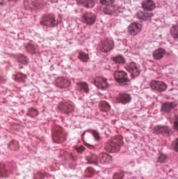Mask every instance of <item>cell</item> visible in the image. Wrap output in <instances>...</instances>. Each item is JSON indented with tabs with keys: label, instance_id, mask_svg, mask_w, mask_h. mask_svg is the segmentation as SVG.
Listing matches in <instances>:
<instances>
[{
	"label": "cell",
	"instance_id": "obj_4",
	"mask_svg": "<svg viewBox=\"0 0 178 179\" xmlns=\"http://www.w3.org/2000/svg\"><path fill=\"white\" fill-rule=\"evenodd\" d=\"M57 109L61 113L67 114L71 113L74 110V106L71 102L63 101L58 104Z\"/></svg>",
	"mask_w": 178,
	"mask_h": 179
},
{
	"label": "cell",
	"instance_id": "obj_3",
	"mask_svg": "<svg viewBox=\"0 0 178 179\" xmlns=\"http://www.w3.org/2000/svg\"><path fill=\"white\" fill-rule=\"evenodd\" d=\"M40 23L45 27H54L57 25L55 15L52 13L45 14L41 17Z\"/></svg>",
	"mask_w": 178,
	"mask_h": 179
},
{
	"label": "cell",
	"instance_id": "obj_16",
	"mask_svg": "<svg viewBox=\"0 0 178 179\" xmlns=\"http://www.w3.org/2000/svg\"><path fill=\"white\" fill-rule=\"evenodd\" d=\"M15 59L19 64L23 65H27L29 62L28 57L24 54H17L15 56Z\"/></svg>",
	"mask_w": 178,
	"mask_h": 179
},
{
	"label": "cell",
	"instance_id": "obj_10",
	"mask_svg": "<svg viewBox=\"0 0 178 179\" xmlns=\"http://www.w3.org/2000/svg\"><path fill=\"white\" fill-rule=\"evenodd\" d=\"M95 85L99 89L104 90L108 87L107 80L102 77H97L94 80Z\"/></svg>",
	"mask_w": 178,
	"mask_h": 179
},
{
	"label": "cell",
	"instance_id": "obj_36",
	"mask_svg": "<svg viewBox=\"0 0 178 179\" xmlns=\"http://www.w3.org/2000/svg\"><path fill=\"white\" fill-rule=\"evenodd\" d=\"M9 1H10V2H17V1H18V0H9Z\"/></svg>",
	"mask_w": 178,
	"mask_h": 179
},
{
	"label": "cell",
	"instance_id": "obj_35",
	"mask_svg": "<svg viewBox=\"0 0 178 179\" xmlns=\"http://www.w3.org/2000/svg\"><path fill=\"white\" fill-rule=\"evenodd\" d=\"M177 126H178V122L176 121L175 122V124H174V127H175L176 130H177Z\"/></svg>",
	"mask_w": 178,
	"mask_h": 179
},
{
	"label": "cell",
	"instance_id": "obj_23",
	"mask_svg": "<svg viewBox=\"0 0 178 179\" xmlns=\"http://www.w3.org/2000/svg\"><path fill=\"white\" fill-rule=\"evenodd\" d=\"M99 107L101 111L104 112H108L111 109V106L109 104L104 101H101L100 102H99Z\"/></svg>",
	"mask_w": 178,
	"mask_h": 179
},
{
	"label": "cell",
	"instance_id": "obj_18",
	"mask_svg": "<svg viewBox=\"0 0 178 179\" xmlns=\"http://www.w3.org/2000/svg\"><path fill=\"white\" fill-rule=\"evenodd\" d=\"M170 131V129L168 127L163 126H157L154 129L155 133L157 134H169Z\"/></svg>",
	"mask_w": 178,
	"mask_h": 179
},
{
	"label": "cell",
	"instance_id": "obj_24",
	"mask_svg": "<svg viewBox=\"0 0 178 179\" xmlns=\"http://www.w3.org/2000/svg\"><path fill=\"white\" fill-rule=\"evenodd\" d=\"M25 48L26 51L27 52H28L29 54L34 55L37 53V50H36L35 46L34 44H32V43H28V44H26L25 46Z\"/></svg>",
	"mask_w": 178,
	"mask_h": 179
},
{
	"label": "cell",
	"instance_id": "obj_14",
	"mask_svg": "<svg viewBox=\"0 0 178 179\" xmlns=\"http://www.w3.org/2000/svg\"><path fill=\"white\" fill-rule=\"evenodd\" d=\"M142 7L145 11H151L155 8V4L151 0H145L142 2Z\"/></svg>",
	"mask_w": 178,
	"mask_h": 179
},
{
	"label": "cell",
	"instance_id": "obj_31",
	"mask_svg": "<svg viewBox=\"0 0 178 179\" xmlns=\"http://www.w3.org/2000/svg\"><path fill=\"white\" fill-rule=\"evenodd\" d=\"M78 58L83 62H87L89 60V56L88 54H85L84 52H80L78 55Z\"/></svg>",
	"mask_w": 178,
	"mask_h": 179
},
{
	"label": "cell",
	"instance_id": "obj_5",
	"mask_svg": "<svg viewBox=\"0 0 178 179\" xmlns=\"http://www.w3.org/2000/svg\"><path fill=\"white\" fill-rule=\"evenodd\" d=\"M100 49L103 52H109L114 47V42L111 38H107L101 41L100 44Z\"/></svg>",
	"mask_w": 178,
	"mask_h": 179
},
{
	"label": "cell",
	"instance_id": "obj_2",
	"mask_svg": "<svg viewBox=\"0 0 178 179\" xmlns=\"http://www.w3.org/2000/svg\"><path fill=\"white\" fill-rule=\"evenodd\" d=\"M123 144V138L121 136H116L111 138L106 145L105 149L110 152L118 151Z\"/></svg>",
	"mask_w": 178,
	"mask_h": 179
},
{
	"label": "cell",
	"instance_id": "obj_17",
	"mask_svg": "<svg viewBox=\"0 0 178 179\" xmlns=\"http://www.w3.org/2000/svg\"><path fill=\"white\" fill-rule=\"evenodd\" d=\"M76 2L78 5L86 8H92L95 4L94 0H76Z\"/></svg>",
	"mask_w": 178,
	"mask_h": 179
},
{
	"label": "cell",
	"instance_id": "obj_7",
	"mask_svg": "<svg viewBox=\"0 0 178 179\" xmlns=\"http://www.w3.org/2000/svg\"><path fill=\"white\" fill-rule=\"evenodd\" d=\"M150 86L154 90L159 92L165 91L167 88L166 84L159 81H152L150 84Z\"/></svg>",
	"mask_w": 178,
	"mask_h": 179
},
{
	"label": "cell",
	"instance_id": "obj_34",
	"mask_svg": "<svg viewBox=\"0 0 178 179\" xmlns=\"http://www.w3.org/2000/svg\"><path fill=\"white\" fill-rule=\"evenodd\" d=\"M76 150H77L78 152H82L85 150V148H84L83 146H81V147H78L77 148H76Z\"/></svg>",
	"mask_w": 178,
	"mask_h": 179
},
{
	"label": "cell",
	"instance_id": "obj_21",
	"mask_svg": "<svg viewBox=\"0 0 178 179\" xmlns=\"http://www.w3.org/2000/svg\"><path fill=\"white\" fill-rule=\"evenodd\" d=\"M13 79L17 82H24L27 79V75L22 72H18L14 75Z\"/></svg>",
	"mask_w": 178,
	"mask_h": 179
},
{
	"label": "cell",
	"instance_id": "obj_22",
	"mask_svg": "<svg viewBox=\"0 0 178 179\" xmlns=\"http://www.w3.org/2000/svg\"><path fill=\"white\" fill-rule=\"evenodd\" d=\"M153 14L151 13H148L144 12H138L136 16L140 20H150L151 17L153 16Z\"/></svg>",
	"mask_w": 178,
	"mask_h": 179
},
{
	"label": "cell",
	"instance_id": "obj_27",
	"mask_svg": "<svg viewBox=\"0 0 178 179\" xmlns=\"http://www.w3.org/2000/svg\"><path fill=\"white\" fill-rule=\"evenodd\" d=\"M39 114L38 110L37 109H34V108H30L27 112V115L30 117L34 118L36 117Z\"/></svg>",
	"mask_w": 178,
	"mask_h": 179
},
{
	"label": "cell",
	"instance_id": "obj_20",
	"mask_svg": "<svg viewBox=\"0 0 178 179\" xmlns=\"http://www.w3.org/2000/svg\"><path fill=\"white\" fill-rule=\"evenodd\" d=\"M166 54V51L165 49L162 48L157 49L156 50H155L153 52V57L156 60H160Z\"/></svg>",
	"mask_w": 178,
	"mask_h": 179
},
{
	"label": "cell",
	"instance_id": "obj_25",
	"mask_svg": "<svg viewBox=\"0 0 178 179\" xmlns=\"http://www.w3.org/2000/svg\"><path fill=\"white\" fill-rule=\"evenodd\" d=\"M112 59L116 64H123L125 62V58L121 55H118L116 57H113Z\"/></svg>",
	"mask_w": 178,
	"mask_h": 179
},
{
	"label": "cell",
	"instance_id": "obj_8",
	"mask_svg": "<svg viewBox=\"0 0 178 179\" xmlns=\"http://www.w3.org/2000/svg\"><path fill=\"white\" fill-rule=\"evenodd\" d=\"M125 68L131 74L132 77H136L140 74V70L134 62H130L125 67Z\"/></svg>",
	"mask_w": 178,
	"mask_h": 179
},
{
	"label": "cell",
	"instance_id": "obj_15",
	"mask_svg": "<svg viewBox=\"0 0 178 179\" xmlns=\"http://www.w3.org/2000/svg\"><path fill=\"white\" fill-rule=\"evenodd\" d=\"M117 101L122 104H127L131 101V96L128 94H120L117 98Z\"/></svg>",
	"mask_w": 178,
	"mask_h": 179
},
{
	"label": "cell",
	"instance_id": "obj_26",
	"mask_svg": "<svg viewBox=\"0 0 178 179\" xmlns=\"http://www.w3.org/2000/svg\"><path fill=\"white\" fill-rule=\"evenodd\" d=\"M77 86L79 87V89L83 91L85 93L89 92V87L87 84L85 82H79L77 84Z\"/></svg>",
	"mask_w": 178,
	"mask_h": 179
},
{
	"label": "cell",
	"instance_id": "obj_11",
	"mask_svg": "<svg viewBox=\"0 0 178 179\" xmlns=\"http://www.w3.org/2000/svg\"><path fill=\"white\" fill-rule=\"evenodd\" d=\"M114 79L118 83H122L128 81V75L123 71H116L114 74Z\"/></svg>",
	"mask_w": 178,
	"mask_h": 179
},
{
	"label": "cell",
	"instance_id": "obj_1",
	"mask_svg": "<svg viewBox=\"0 0 178 179\" xmlns=\"http://www.w3.org/2000/svg\"><path fill=\"white\" fill-rule=\"evenodd\" d=\"M52 138L54 142L56 143H62L66 140V134L63 128L54 124L52 127Z\"/></svg>",
	"mask_w": 178,
	"mask_h": 179
},
{
	"label": "cell",
	"instance_id": "obj_33",
	"mask_svg": "<svg viewBox=\"0 0 178 179\" xmlns=\"http://www.w3.org/2000/svg\"><path fill=\"white\" fill-rule=\"evenodd\" d=\"M172 148L175 149L176 151H177V146H178V139H176L172 144Z\"/></svg>",
	"mask_w": 178,
	"mask_h": 179
},
{
	"label": "cell",
	"instance_id": "obj_28",
	"mask_svg": "<svg viewBox=\"0 0 178 179\" xmlns=\"http://www.w3.org/2000/svg\"><path fill=\"white\" fill-rule=\"evenodd\" d=\"M8 175V172L3 163H0V177H6Z\"/></svg>",
	"mask_w": 178,
	"mask_h": 179
},
{
	"label": "cell",
	"instance_id": "obj_32",
	"mask_svg": "<svg viewBox=\"0 0 178 179\" xmlns=\"http://www.w3.org/2000/svg\"><path fill=\"white\" fill-rule=\"evenodd\" d=\"M114 2V0H100V3L103 5H111Z\"/></svg>",
	"mask_w": 178,
	"mask_h": 179
},
{
	"label": "cell",
	"instance_id": "obj_9",
	"mask_svg": "<svg viewBox=\"0 0 178 179\" xmlns=\"http://www.w3.org/2000/svg\"><path fill=\"white\" fill-rule=\"evenodd\" d=\"M142 29V24L135 22V23L131 24L128 27V33L131 35H136L141 32Z\"/></svg>",
	"mask_w": 178,
	"mask_h": 179
},
{
	"label": "cell",
	"instance_id": "obj_29",
	"mask_svg": "<svg viewBox=\"0 0 178 179\" xmlns=\"http://www.w3.org/2000/svg\"><path fill=\"white\" fill-rule=\"evenodd\" d=\"M170 32L174 38H178V25H175L173 27H172Z\"/></svg>",
	"mask_w": 178,
	"mask_h": 179
},
{
	"label": "cell",
	"instance_id": "obj_6",
	"mask_svg": "<svg viewBox=\"0 0 178 179\" xmlns=\"http://www.w3.org/2000/svg\"><path fill=\"white\" fill-rule=\"evenodd\" d=\"M71 81L67 78L60 77L56 78L54 80V84L57 87L60 89H66L69 87L71 85Z\"/></svg>",
	"mask_w": 178,
	"mask_h": 179
},
{
	"label": "cell",
	"instance_id": "obj_13",
	"mask_svg": "<svg viewBox=\"0 0 178 179\" xmlns=\"http://www.w3.org/2000/svg\"><path fill=\"white\" fill-rule=\"evenodd\" d=\"M104 13L109 15H118L119 14V7L116 5H109L104 8Z\"/></svg>",
	"mask_w": 178,
	"mask_h": 179
},
{
	"label": "cell",
	"instance_id": "obj_30",
	"mask_svg": "<svg viewBox=\"0 0 178 179\" xmlns=\"http://www.w3.org/2000/svg\"><path fill=\"white\" fill-rule=\"evenodd\" d=\"M9 148L10 149L13 150H17L19 149V143L16 141H12L9 144Z\"/></svg>",
	"mask_w": 178,
	"mask_h": 179
},
{
	"label": "cell",
	"instance_id": "obj_12",
	"mask_svg": "<svg viewBox=\"0 0 178 179\" xmlns=\"http://www.w3.org/2000/svg\"><path fill=\"white\" fill-rule=\"evenodd\" d=\"M96 16L91 12H86L83 16V22L87 25H92L96 21Z\"/></svg>",
	"mask_w": 178,
	"mask_h": 179
},
{
	"label": "cell",
	"instance_id": "obj_19",
	"mask_svg": "<svg viewBox=\"0 0 178 179\" xmlns=\"http://www.w3.org/2000/svg\"><path fill=\"white\" fill-rule=\"evenodd\" d=\"M176 103L172 102V103H169V102H167L165 103L162 106V108H161V111H163V112L169 113L171 111L172 109H174L175 107H176Z\"/></svg>",
	"mask_w": 178,
	"mask_h": 179
}]
</instances>
